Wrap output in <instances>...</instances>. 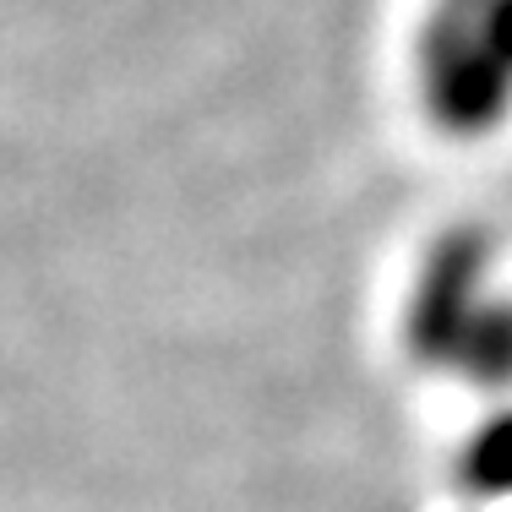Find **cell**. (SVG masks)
Masks as SVG:
<instances>
[{
	"instance_id": "1",
	"label": "cell",
	"mask_w": 512,
	"mask_h": 512,
	"mask_svg": "<svg viewBox=\"0 0 512 512\" xmlns=\"http://www.w3.org/2000/svg\"><path fill=\"white\" fill-rule=\"evenodd\" d=\"M463 480L480 496H502L512 502V409L485 420L474 431V442L463 447Z\"/></svg>"
}]
</instances>
